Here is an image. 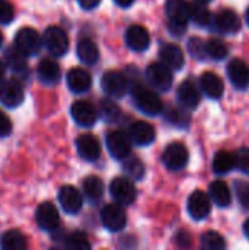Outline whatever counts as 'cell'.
<instances>
[{"mask_svg":"<svg viewBox=\"0 0 249 250\" xmlns=\"http://www.w3.org/2000/svg\"><path fill=\"white\" fill-rule=\"evenodd\" d=\"M126 44L134 51H145L150 47V34L142 25H131L125 35Z\"/></svg>","mask_w":249,"mask_h":250,"instance_id":"22","label":"cell"},{"mask_svg":"<svg viewBox=\"0 0 249 250\" xmlns=\"http://www.w3.org/2000/svg\"><path fill=\"white\" fill-rule=\"evenodd\" d=\"M188 50H189L191 56L195 57V59H198V60H204V59L208 57V54H207V42H204L198 37H194V38L189 40Z\"/></svg>","mask_w":249,"mask_h":250,"instance_id":"39","label":"cell"},{"mask_svg":"<svg viewBox=\"0 0 249 250\" xmlns=\"http://www.w3.org/2000/svg\"><path fill=\"white\" fill-rule=\"evenodd\" d=\"M131 142L132 141H131L129 135H126L120 130L110 132L106 138L107 149L114 160H125L128 155H131V146H132Z\"/></svg>","mask_w":249,"mask_h":250,"instance_id":"9","label":"cell"},{"mask_svg":"<svg viewBox=\"0 0 249 250\" xmlns=\"http://www.w3.org/2000/svg\"><path fill=\"white\" fill-rule=\"evenodd\" d=\"M227 76L238 89H247L249 86V66L241 59H233L227 64Z\"/></svg>","mask_w":249,"mask_h":250,"instance_id":"20","label":"cell"},{"mask_svg":"<svg viewBox=\"0 0 249 250\" xmlns=\"http://www.w3.org/2000/svg\"><path fill=\"white\" fill-rule=\"evenodd\" d=\"M15 10L7 0H0V25H7L13 21Z\"/></svg>","mask_w":249,"mask_h":250,"instance_id":"41","label":"cell"},{"mask_svg":"<svg viewBox=\"0 0 249 250\" xmlns=\"http://www.w3.org/2000/svg\"><path fill=\"white\" fill-rule=\"evenodd\" d=\"M245 19H247V23H248L249 26V7L247 9V13H245Z\"/></svg>","mask_w":249,"mask_h":250,"instance_id":"48","label":"cell"},{"mask_svg":"<svg viewBox=\"0 0 249 250\" xmlns=\"http://www.w3.org/2000/svg\"><path fill=\"white\" fill-rule=\"evenodd\" d=\"M131 94L135 105L147 116H157L163 111L161 98L139 81H131Z\"/></svg>","mask_w":249,"mask_h":250,"instance_id":"1","label":"cell"},{"mask_svg":"<svg viewBox=\"0 0 249 250\" xmlns=\"http://www.w3.org/2000/svg\"><path fill=\"white\" fill-rule=\"evenodd\" d=\"M129 79L125 73L109 70L101 76V88L112 98H122L129 91Z\"/></svg>","mask_w":249,"mask_h":250,"instance_id":"4","label":"cell"},{"mask_svg":"<svg viewBox=\"0 0 249 250\" xmlns=\"http://www.w3.org/2000/svg\"><path fill=\"white\" fill-rule=\"evenodd\" d=\"M211 211V198L210 195L195 190L188 199V212L194 220H204Z\"/></svg>","mask_w":249,"mask_h":250,"instance_id":"15","label":"cell"},{"mask_svg":"<svg viewBox=\"0 0 249 250\" xmlns=\"http://www.w3.org/2000/svg\"><path fill=\"white\" fill-rule=\"evenodd\" d=\"M59 202L66 214H78L82 208V195L73 186H63L59 190Z\"/></svg>","mask_w":249,"mask_h":250,"instance_id":"19","label":"cell"},{"mask_svg":"<svg viewBox=\"0 0 249 250\" xmlns=\"http://www.w3.org/2000/svg\"><path fill=\"white\" fill-rule=\"evenodd\" d=\"M82 190H84L85 198L91 204H98L104 196V183H103V180L100 177L90 176V177H87L84 180Z\"/></svg>","mask_w":249,"mask_h":250,"instance_id":"29","label":"cell"},{"mask_svg":"<svg viewBox=\"0 0 249 250\" xmlns=\"http://www.w3.org/2000/svg\"><path fill=\"white\" fill-rule=\"evenodd\" d=\"M37 75L40 82H43L47 86H53L60 81L62 72H60V66L53 59H44L38 64Z\"/></svg>","mask_w":249,"mask_h":250,"instance_id":"24","label":"cell"},{"mask_svg":"<svg viewBox=\"0 0 249 250\" xmlns=\"http://www.w3.org/2000/svg\"><path fill=\"white\" fill-rule=\"evenodd\" d=\"M244 234H245V237L249 240V220H247L245 224H244Z\"/></svg>","mask_w":249,"mask_h":250,"instance_id":"46","label":"cell"},{"mask_svg":"<svg viewBox=\"0 0 249 250\" xmlns=\"http://www.w3.org/2000/svg\"><path fill=\"white\" fill-rule=\"evenodd\" d=\"M41 44L43 40L34 28L23 26L15 35V45L26 56H35L40 51Z\"/></svg>","mask_w":249,"mask_h":250,"instance_id":"8","label":"cell"},{"mask_svg":"<svg viewBox=\"0 0 249 250\" xmlns=\"http://www.w3.org/2000/svg\"><path fill=\"white\" fill-rule=\"evenodd\" d=\"M65 246L70 250H88L91 248L87 234L82 231H72L65 239Z\"/></svg>","mask_w":249,"mask_h":250,"instance_id":"37","label":"cell"},{"mask_svg":"<svg viewBox=\"0 0 249 250\" xmlns=\"http://www.w3.org/2000/svg\"><path fill=\"white\" fill-rule=\"evenodd\" d=\"M101 221L103 226L109 230V231H120L125 229L126 226V214L122 208V205L119 204H110L106 205L101 211Z\"/></svg>","mask_w":249,"mask_h":250,"instance_id":"11","label":"cell"},{"mask_svg":"<svg viewBox=\"0 0 249 250\" xmlns=\"http://www.w3.org/2000/svg\"><path fill=\"white\" fill-rule=\"evenodd\" d=\"M198 1H204V3H208V1H211V0H198Z\"/></svg>","mask_w":249,"mask_h":250,"instance_id":"50","label":"cell"},{"mask_svg":"<svg viewBox=\"0 0 249 250\" xmlns=\"http://www.w3.org/2000/svg\"><path fill=\"white\" fill-rule=\"evenodd\" d=\"M236 167V161H235V154L229 152V151H219L216 152L214 158H213V171L217 176H225L229 171H232Z\"/></svg>","mask_w":249,"mask_h":250,"instance_id":"30","label":"cell"},{"mask_svg":"<svg viewBox=\"0 0 249 250\" xmlns=\"http://www.w3.org/2000/svg\"><path fill=\"white\" fill-rule=\"evenodd\" d=\"M43 42H44L45 48L48 50V53L56 56V57H60V56L66 54V51L69 48L68 34L60 26H48L44 31Z\"/></svg>","mask_w":249,"mask_h":250,"instance_id":"5","label":"cell"},{"mask_svg":"<svg viewBox=\"0 0 249 250\" xmlns=\"http://www.w3.org/2000/svg\"><path fill=\"white\" fill-rule=\"evenodd\" d=\"M128 135H129L131 141L135 145H138V146H148L156 139V130H154V127L150 123L141 122V120L134 122L129 126Z\"/></svg>","mask_w":249,"mask_h":250,"instance_id":"17","label":"cell"},{"mask_svg":"<svg viewBox=\"0 0 249 250\" xmlns=\"http://www.w3.org/2000/svg\"><path fill=\"white\" fill-rule=\"evenodd\" d=\"M76 54L79 57V60L88 66H92L98 62L100 59V51L97 44L90 40V38H82L79 40L78 45H76Z\"/></svg>","mask_w":249,"mask_h":250,"instance_id":"26","label":"cell"},{"mask_svg":"<svg viewBox=\"0 0 249 250\" xmlns=\"http://www.w3.org/2000/svg\"><path fill=\"white\" fill-rule=\"evenodd\" d=\"M227 45L219 38H211L207 41V54L213 60H223L227 56Z\"/></svg>","mask_w":249,"mask_h":250,"instance_id":"38","label":"cell"},{"mask_svg":"<svg viewBox=\"0 0 249 250\" xmlns=\"http://www.w3.org/2000/svg\"><path fill=\"white\" fill-rule=\"evenodd\" d=\"M109 190L114 202L122 207H129L136 199V188L134 185V180L129 177L113 179L109 186Z\"/></svg>","mask_w":249,"mask_h":250,"instance_id":"3","label":"cell"},{"mask_svg":"<svg viewBox=\"0 0 249 250\" xmlns=\"http://www.w3.org/2000/svg\"><path fill=\"white\" fill-rule=\"evenodd\" d=\"M176 98H178L179 105H182L186 110H194L198 107L201 101V92L194 82L185 81L179 85L176 91Z\"/></svg>","mask_w":249,"mask_h":250,"instance_id":"16","label":"cell"},{"mask_svg":"<svg viewBox=\"0 0 249 250\" xmlns=\"http://www.w3.org/2000/svg\"><path fill=\"white\" fill-rule=\"evenodd\" d=\"M76 151L79 157L85 161H97L100 154H101V146L100 142L95 136L90 133H84L76 139Z\"/></svg>","mask_w":249,"mask_h":250,"instance_id":"18","label":"cell"},{"mask_svg":"<svg viewBox=\"0 0 249 250\" xmlns=\"http://www.w3.org/2000/svg\"><path fill=\"white\" fill-rule=\"evenodd\" d=\"M26 54H23L15 44L10 45L6 53H4V60L7 63V66L16 72V73H21L23 70H26Z\"/></svg>","mask_w":249,"mask_h":250,"instance_id":"31","label":"cell"},{"mask_svg":"<svg viewBox=\"0 0 249 250\" xmlns=\"http://www.w3.org/2000/svg\"><path fill=\"white\" fill-rule=\"evenodd\" d=\"M135 0H114V3L120 7H129Z\"/></svg>","mask_w":249,"mask_h":250,"instance_id":"45","label":"cell"},{"mask_svg":"<svg viewBox=\"0 0 249 250\" xmlns=\"http://www.w3.org/2000/svg\"><path fill=\"white\" fill-rule=\"evenodd\" d=\"M213 26L222 34H236L241 29V19L232 9H220L214 15Z\"/></svg>","mask_w":249,"mask_h":250,"instance_id":"14","label":"cell"},{"mask_svg":"<svg viewBox=\"0 0 249 250\" xmlns=\"http://www.w3.org/2000/svg\"><path fill=\"white\" fill-rule=\"evenodd\" d=\"M201 246L205 250H223L226 248V242L217 231H205L201 236Z\"/></svg>","mask_w":249,"mask_h":250,"instance_id":"36","label":"cell"},{"mask_svg":"<svg viewBox=\"0 0 249 250\" xmlns=\"http://www.w3.org/2000/svg\"><path fill=\"white\" fill-rule=\"evenodd\" d=\"M208 195L211 198V201L220 207V208H226L230 205L232 202V193H230V189L229 186L222 182V180H216L210 185L208 188Z\"/></svg>","mask_w":249,"mask_h":250,"instance_id":"28","label":"cell"},{"mask_svg":"<svg viewBox=\"0 0 249 250\" xmlns=\"http://www.w3.org/2000/svg\"><path fill=\"white\" fill-rule=\"evenodd\" d=\"M28 243L25 236L18 230H9L1 237V248L4 250H23Z\"/></svg>","mask_w":249,"mask_h":250,"instance_id":"32","label":"cell"},{"mask_svg":"<svg viewBox=\"0 0 249 250\" xmlns=\"http://www.w3.org/2000/svg\"><path fill=\"white\" fill-rule=\"evenodd\" d=\"M235 188H236V192H238L239 202L242 204L244 208H248L249 209V183H247V182H238L235 185Z\"/></svg>","mask_w":249,"mask_h":250,"instance_id":"42","label":"cell"},{"mask_svg":"<svg viewBox=\"0 0 249 250\" xmlns=\"http://www.w3.org/2000/svg\"><path fill=\"white\" fill-rule=\"evenodd\" d=\"M200 83H201V88L203 91L210 97V98H220L225 92V83L222 81V78L214 73V72H205L201 79H200Z\"/></svg>","mask_w":249,"mask_h":250,"instance_id":"25","label":"cell"},{"mask_svg":"<svg viewBox=\"0 0 249 250\" xmlns=\"http://www.w3.org/2000/svg\"><path fill=\"white\" fill-rule=\"evenodd\" d=\"M23 97V88L16 79H7L0 83V103L7 108H15L22 104Z\"/></svg>","mask_w":249,"mask_h":250,"instance_id":"10","label":"cell"},{"mask_svg":"<svg viewBox=\"0 0 249 250\" xmlns=\"http://www.w3.org/2000/svg\"><path fill=\"white\" fill-rule=\"evenodd\" d=\"M12 132V122L4 111L0 110V138L7 136Z\"/></svg>","mask_w":249,"mask_h":250,"instance_id":"43","label":"cell"},{"mask_svg":"<svg viewBox=\"0 0 249 250\" xmlns=\"http://www.w3.org/2000/svg\"><path fill=\"white\" fill-rule=\"evenodd\" d=\"M98 113L101 116V119L107 123H116L120 116H122V110L120 107L112 100V98H104L100 103V108Z\"/></svg>","mask_w":249,"mask_h":250,"instance_id":"33","label":"cell"},{"mask_svg":"<svg viewBox=\"0 0 249 250\" xmlns=\"http://www.w3.org/2000/svg\"><path fill=\"white\" fill-rule=\"evenodd\" d=\"M191 21L201 28H210L213 26L214 22V15L211 13V10L207 7V4L204 1H198L191 4Z\"/></svg>","mask_w":249,"mask_h":250,"instance_id":"27","label":"cell"},{"mask_svg":"<svg viewBox=\"0 0 249 250\" xmlns=\"http://www.w3.org/2000/svg\"><path fill=\"white\" fill-rule=\"evenodd\" d=\"M147 81L148 83L157 89V91H169L172 83H173V75H172V69L169 66H166L163 62L161 63H151L147 67L145 72Z\"/></svg>","mask_w":249,"mask_h":250,"instance_id":"6","label":"cell"},{"mask_svg":"<svg viewBox=\"0 0 249 250\" xmlns=\"http://www.w3.org/2000/svg\"><path fill=\"white\" fill-rule=\"evenodd\" d=\"M1 42H3V35H1V32H0V47H1Z\"/></svg>","mask_w":249,"mask_h":250,"instance_id":"49","label":"cell"},{"mask_svg":"<svg viewBox=\"0 0 249 250\" xmlns=\"http://www.w3.org/2000/svg\"><path fill=\"white\" fill-rule=\"evenodd\" d=\"M66 82H68V86L72 92L84 94L91 88L92 79H91L90 73L87 70H84L82 67H73L68 72Z\"/></svg>","mask_w":249,"mask_h":250,"instance_id":"23","label":"cell"},{"mask_svg":"<svg viewBox=\"0 0 249 250\" xmlns=\"http://www.w3.org/2000/svg\"><path fill=\"white\" fill-rule=\"evenodd\" d=\"M166 15L169 19V31L173 35H182L191 19V4L186 0H167Z\"/></svg>","mask_w":249,"mask_h":250,"instance_id":"2","label":"cell"},{"mask_svg":"<svg viewBox=\"0 0 249 250\" xmlns=\"http://www.w3.org/2000/svg\"><path fill=\"white\" fill-rule=\"evenodd\" d=\"M100 1L101 0H78V3L81 4V7L85 9V10H91V9L97 7L100 4Z\"/></svg>","mask_w":249,"mask_h":250,"instance_id":"44","label":"cell"},{"mask_svg":"<svg viewBox=\"0 0 249 250\" xmlns=\"http://www.w3.org/2000/svg\"><path fill=\"white\" fill-rule=\"evenodd\" d=\"M164 117L167 119V122L170 125L178 126V127H188L189 122H191V117H189L186 108H183L182 105L181 107H169Z\"/></svg>","mask_w":249,"mask_h":250,"instance_id":"35","label":"cell"},{"mask_svg":"<svg viewBox=\"0 0 249 250\" xmlns=\"http://www.w3.org/2000/svg\"><path fill=\"white\" fill-rule=\"evenodd\" d=\"M235 161H236V168H239L245 174H249V148L238 149L235 152Z\"/></svg>","mask_w":249,"mask_h":250,"instance_id":"40","label":"cell"},{"mask_svg":"<svg viewBox=\"0 0 249 250\" xmlns=\"http://www.w3.org/2000/svg\"><path fill=\"white\" fill-rule=\"evenodd\" d=\"M4 70H6V66H4V63L0 60V81H1L3 76H4Z\"/></svg>","mask_w":249,"mask_h":250,"instance_id":"47","label":"cell"},{"mask_svg":"<svg viewBox=\"0 0 249 250\" xmlns=\"http://www.w3.org/2000/svg\"><path fill=\"white\" fill-rule=\"evenodd\" d=\"M158 56H160V60L169 66L172 70H179L183 67L185 64V54L182 51V48L173 42H166L160 47V51H158Z\"/></svg>","mask_w":249,"mask_h":250,"instance_id":"21","label":"cell"},{"mask_svg":"<svg viewBox=\"0 0 249 250\" xmlns=\"http://www.w3.org/2000/svg\"><path fill=\"white\" fill-rule=\"evenodd\" d=\"M35 221L43 231H56L59 229V211L51 202H44L37 208Z\"/></svg>","mask_w":249,"mask_h":250,"instance_id":"12","label":"cell"},{"mask_svg":"<svg viewBox=\"0 0 249 250\" xmlns=\"http://www.w3.org/2000/svg\"><path fill=\"white\" fill-rule=\"evenodd\" d=\"M161 161L166 166V168H169L170 171H179L186 167L189 161V152L183 144L173 142L164 149Z\"/></svg>","mask_w":249,"mask_h":250,"instance_id":"7","label":"cell"},{"mask_svg":"<svg viewBox=\"0 0 249 250\" xmlns=\"http://www.w3.org/2000/svg\"><path fill=\"white\" fill-rule=\"evenodd\" d=\"M123 161V171L125 174L132 179V180H141L145 174V167H144V163L134 157V155H128Z\"/></svg>","mask_w":249,"mask_h":250,"instance_id":"34","label":"cell"},{"mask_svg":"<svg viewBox=\"0 0 249 250\" xmlns=\"http://www.w3.org/2000/svg\"><path fill=\"white\" fill-rule=\"evenodd\" d=\"M70 114L73 120L82 127H91L98 119V110L88 101H75L70 107Z\"/></svg>","mask_w":249,"mask_h":250,"instance_id":"13","label":"cell"}]
</instances>
